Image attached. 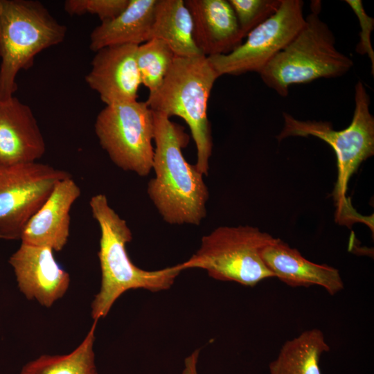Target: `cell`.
<instances>
[{"mask_svg":"<svg viewBox=\"0 0 374 374\" xmlns=\"http://www.w3.org/2000/svg\"><path fill=\"white\" fill-rule=\"evenodd\" d=\"M155 176L147 193L163 221L172 225L198 226L206 215L209 192L204 175L185 159L189 142L184 128L166 115L152 111Z\"/></svg>","mask_w":374,"mask_h":374,"instance_id":"1","label":"cell"},{"mask_svg":"<svg viewBox=\"0 0 374 374\" xmlns=\"http://www.w3.org/2000/svg\"><path fill=\"white\" fill-rule=\"evenodd\" d=\"M89 206L100 230L98 256L101 285L91 303L92 318L98 321L106 317L124 292L135 289L154 292L168 290L183 270L179 264L154 271L136 266L126 249L127 244L132 240V233L126 221L110 206L104 194L92 196Z\"/></svg>","mask_w":374,"mask_h":374,"instance_id":"2","label":"cell"},{"mask_svg":"<svg viewBox=\"0 0 374 374\" xmlns=\"http://www.w3.org/2000/svg\"><path fill=\"white\" fill-rule=\"evenodd\" d=\"M369 105L367 90L363 82L358 81L355 86V109L346 128L335 130L330 122L301 121L283 113L284 125L276 136L280 141L290 136H312L328 143L334 150L337 179L332 195L336 206L335 220L340 224L350 226L362 220L346 197V192L352 175L364 161L374 154V118Z\"/></svg>","mask_w":374,"mask_h":374,"instance_id":"3","label":"cell"},{"mask_svg":"<svg viewBox=\"0 0 374 374\" xmlns=\"http://www.w3.org/2000/svg\"><path fill=\"white\" fill-rule=\"evenodd\" d=\"M320 1H312L310 12L294 38L259 73L263 82L282 97L295 84L345 75L353 66L350 57L338 51L335 37L319 17Z\"/></svg>","mask_w":374,"mask_h":374,"instance_id":"4","label":"cell"},{"mask_svg":"<svg viewBox=\"0 0 374 374\" xmlns=\"http://www.w3.org/2000/svg\"><path fill=\"white\" fill-rule=\"evenodd\" d=\"M219 78L207 57L201 55L175 56L159 88L149 93V107L170 118H181L188 125L197 149L199 171L207 176L213 142L207 117V104L211 89Z\"/></svg>","mask_w":374,"mask_h":374,"instance_id":"5","label":"cell"},{"mask_svg":"<svg viewBox=\"0 0 374 374\" xmlns=\"http://www.w3.org/2000/svg\"><path fill=\"white\" fill-rule=\"evenodd\" d=\"M66 28L39 1L0 0V100L13 96L16 77L41 51L62 42Z\"/></svg>","mask_w":374,"mask_h":374,"instance_id":"6","label":"cell"},{"mask_svg":"<svg viewBox=\"0 0 374 374\" xmlns=\"http://www.w3.org/2000/svg\"><path fill=\"white\" fill-rule=\"evenodd\" d=\"M274 238L251 226H219L203 236L198 250L179 265L182 270L202 269L216 280L253 287L274 277L260 256Z\"/></svg>","mask_w":374,"mask_h":374,"instance_id":"7","label":"cell"},{"mask_svg":"<svg viewBox=\"0 0 374 374\" xmlns=\"http://www.w3.org/2000/svg\"><path fill=\"white\" fill-rule=\"evenodd\" d=\"M94 128L100 145L116 166L140 177L150 174L154 120L146 101L106 105L98 114Z\"/></svg>","mask_w":374,"mask_h":374,"instance_id":"8","label":"cell"},{"mask_svg":"<svg viewBox=\"0 0 374 374\" xmlns=\"http://www.w3.org/2000/svg\"><path fill=\"white\" fill-rule=\"evenodd\" d=\"M301 0H281L277 11L253 28L231 52L207 57L220 77L259 73L298 34L305 24Z\"/></svg>","mask_w":374,"mask_h":374,"instance_id":"9","label":"cell"},{"mask_svg":"<svg viewBox=\"0 0 374 374\" xmlns=\"http://www.w3.org/2000/svg\"><path fill=\"white\" fill-rule=\"evenodd\" d=\"M71 175L48 164L32 162L0 168V233L20 239L26 224L56 184Z\"/></svg>","mask_w":374,"mask_h":374,"instance_id":"10","label":"cell"},{"mask_svg":"<svg viewBox=\"0 0 374 374\" xmlns=\"http://www.w3.org/2000/svg\"><path fill=\"white\" fill-rule=\"evenodd\" d=\"M137 47L114 45L96 52L85 81L106 105L137 100L141 84L136 59Z\"/></svg>","mask_w":374,"mask_h":374,"instance_id":"11","label":"cell"},{"mask_svg":"<svg viewBox=\"0 0 374 374\" xmlns=\"http://www.w3.org/2000/svg\"><path fill=\"white\" fill-rule=\"evenodd\" d=\"M20 291L28 299H36L51 306L64 296L69 283V274L55 260L53 250L21 243L10 257Z\"/></svg>","mask_w":374,"mask_h":374,"instance_id":"12","label":"cell"},{"mask_svg":"<svg viewBox=\"0 0 374 374\" xmlns=\"http://www.w3.org/2000/svg\"><path fill=\"white\" fill-rule=\"evenodd\" d=\"M45 150L32 109L14 96L0 100V168L36 162Z\"/></svg>","mask_w":374,"mask_h":374,"instance_id":"13","label":"cell"},{"mask_svg":"<svg viewBox=\"0 0 374 374\" xmlns=\"http://www.w3.org/2000/svg\"><path fill=\"white\" fill-rule=\"evenodd\" d=\"M80 194L71 177L59 181L26 224L20 236L21 242L62 250L69 237L70 211Z\"/></svg>","mask_w":374,"mask_h":374,"instance_id":"14","label":"cell"},{"mask_svg":"<svg viewBox=\"0 0 374 374\" xmlns=\"http://www.w3.org/2000/svg\"><path fill=\"white\" fill-rule=\"evenodd\" d=\"M193 24V38L206 57L227 54L244 38L226 0H186Z\"/></svg>","mask_w":374,"mask_h":374,"instance_id":"15","label":"cell"},{"mask_svg":"<svg viewBox=\"0 0 374 374\" xmlns=\"http://www.w3.org/2000/svg\"><path fill=\"white\" fill-rule=\"evenodd\" d=\"M260 256L274 276L290 287L319 285L332 296L344 289L337 269L307 260L280 238L262 248Z\"/></svg>","mask_w":374,"mask_h":374,"instance_id":"16","label":"cell"},{"mask_svg":"<svg viewBox=\"0 0 374 374\" xmlns=\"http://www.w3.org/2000/svg\"><path fill=\"white\" fill-rule=\"evenodd\" d=\"M157 0H129L116 17L101 21L90 35L89 48L94 52L109 46H139L151 39Z\"/></svg>","mask_w":374,"mask_h":374,"instance_id":"17","label":"cell"},{"mask_svg":"<svg viewBox=\"0 0 374 374\" xmlns=\"http://www.w3.org/2000/svg\"><path fill=\"white\" fill-rule=\"evenodd\" d=\"M151 39L165 42L177 57L203 55L193 38V24L184 0H157Z\"/></svg>","mask_w":374,"mask_h":374,"instance_id":"18","label":"cell"},{"mask_svg":"<svg viewBox=\"0 0 374 374\" xmlns=\"http://www.w3.org/2000/svg\"><path fill=\"white\" fill-rule=\"evenodd\" d=\"M330 350L321 330H308L287 341L269 365L270 374H321L319 361Z\"/></svg>","mask_w":374,"mask_h":374,"instance_id":"19","label":"cell"},{"mask_svg":"<svg viewBox=\"0 0 374 374\" xmlns=\"http://www.w3.org/2000/svg\"><path fill=\"white\" fill-rule=\"evenodd\" d=\"M97 321H94L82 342L64 355H44L26 364L20 374H98L93 343Z\"/></svg>","mask_w":374,"mask_h":374,"instance_id":"20","label":"cell"},{"mask_svg":"<svg viewBox=\"0 0 374 374\" xmlns=\"http://www.w3.org/2000/svg\"><path fill=\"white\" fill-rule=\"evenodd\" d=\"M175 57L169 46L157 39H151L138 46L136 64L141 84L149 89V93H154L161 85Z\"/></svg>","mask_w":374,"mask_h":374,"instance_id":"21","label":"cell"},{"mask_svg":"<svg viewBox=\"0 0 374 374\" xmlns=\"http://www.w3.org/2000/svg\"><path fill=\"white\" fill-rule=\"evenodd\" d=\"M244 37L278 9L281 0H229Z\"/></svg>","mask_w":374,"mask_h":374,"instance_id":"22","label":"cell"},{"mask_svg":"<svg viewBox=\"0 0 374 374\" xmlns=\"http://www.w3.org/2000/svg\"><path fill=\"white\" fill-rule=\"evenodd\" d=\"M128 3L129 0H67L64 9L70 15L90 14L104 21L118 16Z\"/></svg>","mask_w":374,"mask_h":374,"instance_id":"23","label":"cell"},{"mask_svg":"<svg viewBox=\"0 0 374 374\" xmlns=\"http://www.w3.org/2000/svg\"><path fill=\"white\" fill-rule=\"evenodd\" d=\"M357 16L359 26V40L355 51L358 54L366 55L371 60L372 75L374 74V51L371 44V33L374 28V19L366 12L361 0H346Z\"/></svg>","mask_w":374,"mask_h":374,"instance_id":"24","label":"cell"},{"mask_svg":"<svg viewBox=\"0 0 374 374\" xmlns=\"http://www.w3.org/2000/svg\"><path fill=\"white\" fill-rule=\"evenodd\" d=\"M199 349L195 350L184 360L181 374H199L197 370Z\"/></svg>","mask_w":374,"mask_h":374,"instance_id":"25","label":"cell"},{"mask_svg":"<svg viewBox=\"0 0 374 374\" xmlns=\"http://www.w3.org/2000/svg\"><path fill=\"white\" fill-rule=\"evenodd\" d=\"M0 239H3V237L1 233H0Z\"/></svg>","mask_w":374,"mask_h":374,"instance_id":"26","label":"cell"}]
</instances>
